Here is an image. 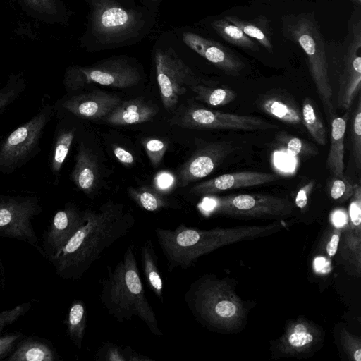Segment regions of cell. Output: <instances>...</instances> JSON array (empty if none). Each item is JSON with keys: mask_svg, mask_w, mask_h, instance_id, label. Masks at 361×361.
I'll use <instances>...</instances> for the list:
<instances>
[{"mask_svg": "<svg viewBox=\"0 0 361 361\" xmlns=\"http://www.w3.org/2000/svg\"><path fill=\"white\" fill-rule=\"evenodd\" d=\"M157 187L162 190L169 188L173 183V176L168 173H162L158 175L155 179Z\"/></svg>", "mask_w": 361, "mask_h": 361, "instance_id": "47", "label": "cell"}, {"mask_svg": "<svg viewBox=\"0 0 361 361\" xmlns=\"http://www.w3.org/2000/svg\"><path fill=\"white\" fill-rule=\"evenodd\" d=\"M225 19L238 26L249 37L257 39L262 45L272 50V45L266 34L257 26L233 16H226Z\"/></svg>", "mask_w": 361, "mask_h": 361, "instance_id": "39", "label": "cell"}, {"mask_svg": "<svg viewBox=\"0 0 361 361\" xmlns=\"http://www.w3.org/2000/svg\"><path fill=\"white\" fill-rule=\"evenodd\" d=\"M121 102L116 94L102 90L63 97L53 104L56 111L63 109L85 119H102Z\"/></svg>", "mask_w": 361, "mask_h": 361, "instance_id": "15", "label": "cell"}, {"mask_svg": "<svg viewBox=\"0 0 361 361\" xmlns=\"http://www.w3.org/2000/svg\"><path fill=\"white\" fill-rule=\"evenodd\" d=\"M185 44L203 58L226 73L237 75L245 64L221 44L192 32H184Z\"/></svg>", "mask_w": 361, "mask_h": 361, "instance_id": "18", "label": "cell"}, {"mask_svg": "<svg viewBox=\"0 0 361 361\" xmlns=\"http://www.w3.org/2000/svg\"><path fill=\"white\" fill-rule=\"evenodd\" d=\"M141 265L145 281L158 299L163 302V280L159 268V257L151 240L147 239L140 248Z\"/></svg>", "mask_w": 361, "mask_h": 361, "instance_id": "26", "label": "cell"}, {"mask_svg": "<svg viewBox=\"0 0 361 361\" xmlns=\"http://www.w3.org/2000/svg\"><path fill=\"white\" fill-rule=\"evenodd\" d=\"M94 360L102 361H127L124 348L107 341L101 345L96 353Z\"/></svg>", "mask_w": 361, "mask_h": 361, "instance_id": "40", "label": "cell"}, {"mask_svg": "<svg viewBox=\"0 0 361 361\" xmlns=\"http://www.w3.org/2000/svg\"><path fill=\"white\" fill-rule=\"evenodd\" d=\"M137 25L130 11L111 4H102L94 15V32L104 39H117L131 34Z\"/></svg>", "mask_w": 361, "mask_h": 361, "instance_id": "17", "label": "cell"}, {"mask_svg": "<svg viewBox=\"0 0 361 361\" xmlns=\"http://www.w3.org/2000/svg\"><path fill=\"white\" fill-rule=\"evenodd\" d=\"M42 212L35 195H0V237L24 241L42 255L32 220Z\"/></svg>", "mask_w": 361, "mask_h": 361, "instance_id": "10", "label": "cell"}, {"mask_svg": "<svg viewBox=\"0 0 361 361\" xmlns=\"http://www.w3.org/2000/svg\"><path fill=\"white\" fill-rule=\"evenodd\" d=\"M0 281H1V277H0Z\"/></svg>", "mask_w": 361, "mask_h": 361, "instance_id": "50", "label": "cell"}, {"mask_svg": "<svg viewBox=\"0 0 361 361\" xmlns=\"http://www.w3.org/2000/svg\"><path fill=\"white\" fill-rule=\"evenodd\" d=\"M86 217V209L80 210L72 202L58 210L42 235L44 255L49 259L56 255L84 224Z\"/></svg>", "mask_w": 361, "mask_h": 361, "instance_id": "13", "label": "cell"}, {"mask_svg": "<svg viewBox=\"0 0 361 361\" xmlns=\"http://www.w3.org/2000/svg\"><path fill=\"white\" fill-rule=\"evenodd\" d=\"M141 80L138 70L121 59H109L90 66H73L66 71L63 85L68 94L90 84L117 88L137 85Z\"/></svg>", "mask_w": 361, "mask_h": 361, "instance_id": "9", "label": "cell"}, {"mask_svg": "<svg viewBox=\"0 0 361 361\" xmlns=\"http://www.w3.org/2000/svg\"><path fill=\"white\" fill-rule=\"evenodd\" d=\"M128 193L140 208L148 212H159L171 207L169 199L151 186L130 187Z\"/></svg>", "mask_w": 361, "mask_h": 361, "instance_id": "29", "label": "cell"}, {"mask_svg": "<svg viewBox=\"0 0 361 361\" xmlns=\"http://www.w3.org/2000/svg\"><path fill=\"white\" fill-rule=\"evenodd\" d=\"M352 147L356 167H361V98L359 96L352 124Z\"/></svg>", "mask_w": 361, "mask_h": 361, "instance_id": "38", "label": "cell"}, {"mask_svg": "<svg viewBox=\"0 0 361 361\" xmlns=\"http://www.w3.org/2000/svg\"><path fill=\"white\" fill-rule=\"evenodd\" d=\"M214 29L225 40L237 46L255 49V43L236 25L225 18L218 19L212 23Z\"/></svg>", "mask_w": 361, "mask_h": 361, "instance_id": "33", "label": "cell"}, {"mask_svg": "<svg viewBox=\"0 0 361 361\" xmlns=\"http://www.w3.org/2000/svg\"><path fill=\"white\" fill-rule=\"evenodd\" d=\"M31 304L25 302L15 307L4 310L0 312V333L8 325L16 322L20 317L25 314L30 308Z\"/></svg>", "mask_w": 361, "mask_h": 361, "instance_id": "41", "label": "cell"}, {"mask_svg": "<svg viewBox=\"0 0 361 361\" xmlns=\"http://www.w3.org/2000/svg\"><path fill=\"white\" fill-rule=\"evenodd\" d=\"M314 186V182L310 181L300 188L296 194L293 203L295 208L301 211H304L306 209Z\"/></svg>", "mask_w": 361, "mask_h": 361, "instance_id": "45", "label": "cell"}, {"mask_svg": "<svg viewBox=\"0 0 361 361\" xmlns=\"http://www.w3.org/2000/svg\"><path fill=\"white\" fill-rule=\"evenodd\" d=\"M84 224L49 259L63 279H80L103 251L128 234L135 225L133 214L111 200L97 210L87 209Z\"/></svg>", "mask_w": 361, "mask_h": 361, "instance_id": "1", "label": "cell"}, {"mask_svg": "<svg viewBox=\"0 0 361 361\" xmlns=\"http://www.w3.org/2000/svg\"><path fill=\"white\" fill-rule=\"evenodd\" d=\"M181 128L197 130H263L278 126L251 115H240L191 106L181 110L170 121Z\"/></svg>", "mask_w": 361, "mask_h": 361, "instance_id": "11", "label": "cell"}, {"mask_svg": "<svg viewBox=\"0 0 361 361\" xmlns=\"http://www.w3.org/2000/svg\"><path fill=\"white\" fill-rule=\"evenodd\" d=\"M302 124L313 139L320 145L326 144V129L313 102L309 97L302 104Z\"/></svg>", "mask_w": 361, "mask_h": 361, "instance_id": "31", "label": "cell"}, {"mask_svg": "<svg viewBox=\"0 0 361 361\" xmlns=\"http://www.w3.org/2000/svg\"><path fill=\"white\" fill-rule=\"evenodd\" d=\"M325 337L324 329L314 321L303 316L289 319L281 336L270 341L271 358H310L322 348Z\"/></svg>", "mask_w": 361, "mask_h": 361, "instance_id": "7", "label": "cell"}, {"mask_svg": "<svg viewBox=\"0 0 361 361\" xmlns=\"http://www.w3.org/2000/svg\"><path fill=\"white\" fill-rule=\"evenodd\" d=\"M65 323L69 338L80 350L87 325V311L82 300L77 299L72 302Z\"/></svg>", "mask_w": 361, "mask_h": 361, "instance_id": "28", "label": "cell"}, {"mask_svg": "<svg viewBox=\"0 0 361 361\" xmlns=\"http://www.w3.org/2000/svg\"><path fill=\"white\" fill-rule=\"evenodd\" d=\"M278 140L293 156H311L317 154V149L299 137L282 133L278 137Z\"/></svg>", "mask_w": 361, "mask_h": 361, "instance_id": "35", "label": "cell"}, {"mask_svg": "<svg viewBox=\"0 0 361 361\" xmlns=\"http://www.w3.org/2000/svg\"><path fill=\"white\" fill-rule=\"evenodd\" d=\"M190 89L196 94L195 99L212 106L226 105L236 97L235 92L226 87H212L200 82Z\"/></svg>", "mask_w": 361, "mask_h": 361, "instance_id": "30", "label": "cell"}, {"mask_svg": "<svg viewBox=\"0 0 361 361\" xmlns=\"http://www.w3.org/2000/svg\"><path fill=\"white\" fill-rule=\"evenodd\" d=\"M159 107L142 97L121 102L105 117L106 123L115 126H128L151 121Z\"/></svg>", "mask_w": 361, "mask_h": 361, "instance_id": "19", "label": "cell"}, {"mask_svg": "<svg viewBox=\"0 0 361 361\" xmlns=\"http://www.w3.org/2000/svg\"><path fill=\"white\" fill-rule=\"evenodd\" d=\"M286 227L283 221L266 225H246L227 228L199 229L181 224L174 229L157 228L158 245L166 259L167 271L187 269L197 259L219 248L236 243L261 238Z\"/></svg>", "mask_w": 361, "mask_h": 361, "instance_id": "2", "label": "cell"}, {"mask_svg": "<svg viewBox=\"0 0 361 361\" xmlns=\"http://www.w3.org/2000/svg\"><path fill=\"white\" fill-rule=\"evenodd\" d=\"M335 338L339 350L350 361L361 360V338L353 334L345 325L337 324L335 327Z\"/></svg>", "mask_w": 361, "mask_h": 361, "instance_id": "32", "label": "cell"}, {"mask_svg": "<svg viewBox=\"0 0 361 361\" xmlns=\"http://www.w3.org/2000/svg\"><path fill=\"white\" fill-rule=\"evenodd\" d=\"M102 281L100 302L118 322L140 318L154 335L161 337L156 314L147 300L135 257V245L130 244L114 269L106 267Z\"/></svg>", "mask_w": 361, "mask_h": 361, "instance_id": "4", "label": "cell"}, {"mask_svg": "<svg viewBox=\"0 0 361 361\" xmlns=\"http://www.w3.org/2000/svg\"><path fill=\"white\" fill-rule=\"evenodd\" d=\"M197 207L207 216L244 220L283 221L293 216L295 211L288 198L262 193L204 196Z\"/></svg>", "mask_w": 361, "mask_h": 361, "instance_id": "5", "label": "cell"}, {"mask_svg": "<svg viewBox=\"0 0 361 361\" xmlns=\"http://www.w3.org/2000/svg\"><path fill=\"white\" fill-rule=\"evenodd\" d=\"M142 144L150 163L154 168L157 167L168 149V142L159 138L145 137L142 140Z\"/></svg>", "mask_w": 361, "mask_h": 361, "instance_id": "37", "label": "cell"}, {"mask_svg": "<svg viewBox=\"0 0 361 361\" xmlns=\"http://www.w3.org/2000/svg\"><path fill=\"white\" fill-rule=\"evenodd\" d=\"M75 132V127L65 128L59 124L56 126L49 161L50 171L56 178L68 154Z\"/></svg>", "mask_w": 361, "mask_h": 361, "instance_id": "27", "label": "cell"}, {"mask_svg": "<svg viewBox=\"0 0 361 361\" xmlns=\"http://www.w3.org/2000/svg\"><path fill=\"white\" fill-rule=\"evenodd\" d=\"M154 63L161 102L169 111L175 109L187 87L201 82L173 50L157 49L154 54Z\"/></svg>", "mask_w": 361, "mask_h": 361, "instance_id": "12", "label": "cell"}, {"mask_svg": "<svg viewBox=\"0 0 361 361\" xmlns=\"http://www.w3.org/2000/svg\"><path fill=\"white\" fill-rule=\"evenodd\" d=\"M295 41L305 51L310 71L326 114L331 117L334 111L332 89L328 63L322 35L314 23L307 17L300 18L291 28Z\"/></svg>", "mask_w": 361, "mask_h": 361, "instance_id": "8", "label": "cell"}, {"mask_svg": "<svg viewBox=\"0 0 361 361\" xmlns=\"http://www.w3.org/2000/svg\"><path fill=\"white\" fill-rule=\"evenodd\" d=\"M71 178L76 187L90 196L96 189L99 178V165L93 152L82 143L79 145Z\"/></svg>", "mask_w": 361, "mask_h": 361, "instance_id": "22", "label": "cell"}, {"mask_svg": "<svg viewBox=\"0 0 361 361\" xmlns=\"http://www.w3.org/2000/svg\"><path fill=\"white\" fill-rule=\"evenodd\" d=\"M236 279L204 274L195 280L184 295L194 318L207 330L223 334L242 332L247 324L252 300H245L235 291Z\"/></svg>", "mask_w": 361, "mask_h": 361, "instance_id": "3", "label": "cell"}, {"mask_svg": "<svg viewBox=\"0 0 361 361\" xmlns=\"http://www.w3.org/2000/svg\"><path fill=\"white\" fill-rule=\"evenodd\" d=\"M55 113L53 104H42L36 114L1 140L0 173L11 174L39 153L44 130Z\"/></svg>", "mask_w": 361, "mask_h": 361, "instance_id": "6", "label": "cell"}, {"mask_svg": "<svg viewBox=\"0 0 361 361\" xmlns=\"http://www.w3.org/2000/svg\"><path fill=\"white\" fill-rule=\"evenodd\" d=\"M30 9L43 15L52 16L57 13L56 0H18Z\"/></svg>", "mask_w": 361, "mask_h": 361, "instance_id": "42", "label": "cell"}, {"mask_svg": "<svg viewBox=\"0 0 361 361\" xmlns=\"http://www.w3.org/2000/svg\"><path fill=\"white\" fill-rule=\"evenodd\" d=\"M113 152L118 161L126 167L130 166L135 162L134 156L122 147L114 145Z\"/></svg>", "mask_w": 361, "mask_h": 361, "instance_id": "46", "label": "cell"}, {"mask_svg": "<svg viewBox=\"0 0 361 361\" xmlns=\"http://www.w3.org/2000/svg\"><path fill=\"white\" fill-rule=\"evenodd\" d=\"M124 352L126 357L127 358V361H149L153 360L149 357L145 356L143 355L139 354L134 350H133L130 347L127 346L124 348Z\"/></svg>", "mask_w": 361, "mask_h": 361, "instance_id": "48", "label": "cell"}, {"mask_svg": "<svg viewBox=\"0 0 361 361\" xmlns=\"http://www.w3.org/2000/svg\"><path fill=\"white\" fill-rule=\"evenodd\" d=\"M338 259L348 274L361 276V223L350 222L342 231L337 250Z\"/></svg>", "mask_w": 361, "mask_h": 361, "instance_id": "21", "label": "cell"}, {"mask_svg": "<svg viewBox=\"0 0 361 361\" xmlns=\"http://www.w3.org/2000/svg\"><path fill=\"white\" fill-rule=\"evenodd\" d=\"M353 48L349 53L342 75L337 97L338 106L343 110L350 109L355 95L361 87V57Z\"/></svg>", "mask_w": 361, "mask_h": 361, "instance_id": "23", "label": "cell"}, {"mask_svg": "<svg viewBox=\"0 0 361 361\" xmlns=\"http://www.w3.org/2000/svg\"><path fill=\"white\" fill-rule=\"evenodd\" d=\"M358 1H360L361 0H357Z\"/></svg>", "mask_w": 361, "mask_h": 361, "instance_id": "49", "label": "cell"}, {"mask_svg": "<svg viewBox=\"0 0 361 361\" xmlns=\"http://www.w3.org/2000/svg\"><path fill=\"white\" fill-rule=\"evenodd\" d=\"M234 150L231 142L207 143L198 149L179 169L178 183L180 187L207 176Z\"/></svg>", "mask_w": 361, "mask_h": 361, "instance_id": "14", "label": "cell"}, {"mask_svg": "<svg viewBox=\"0 0 361 361\" xmlns=\"http://www.w3.org/2000/svg\"><path fill=\"white\" fill-rule=\"evenodd\" d=\"M342 230L339 228L333 227L324 238L323 246L326 255L334 257L337 252Z\"/></svg>", "mask_w": 361, "mask_h": 361, "instance_id": "43", "label": "cell"}, {"mask_svg": "<svg viewBox=\"0 0 361 361\" xmlns=\"http://www.w3.org/2000/svg\"><path fill=\"white\" fill-rule=\"evenodd\" d=\"M348 116L336 117L331 122V140L326 166L333 176H343L344 137Z\"/></svg>", "mask_w": 361, "mask_h": 361, "instance_id": "25", "label": "cell"}, {"mask_svg": "<svg viewBox=\"0 0 361 361\" xmlns=\"http://www.w3.org/2000/svg\"><path fill=\"white\" fill-rule=\"evenodd\" d=\"M25 89V83L23 78L10 77L6 84L0 88V114L16 100Z\"/></svg>", "mask_w": 361, "mask_h": 361, "instance_id": "34", "label": "cell"}, {"mask_svg": "<svg viewBox=\"0 0 361 361\" xmlns=\"http://www.w3.org/2000/svg\"><path fill=\"white\" fill-rule=\"evenodd\" d=\"M256 102L262 111L282 122L293 126L302 124L301 109L286 92L270 91L259 95Z\"/></svg>", "mask_w": 361, "mask_h": 361, "instance_id": "20", "label": "cell"}, {"mask_svg": "<svg viewBox=\"0 0 361 361\" xmlns=\"http://www.w3.org/2000/svg\"><path fill=\"white\" fill-rule=\"evenodd\" d=\"M58 355L51 345L35 336L23 338L6 358L8 361H56Z\"/></svg>", "mask_w": 361, "mask_h": 361, "instance_id": "24", "label": "cell"}, {"mask_svg": "<svg viewBox=\"0 0 361 361\" xmlns=\"http://www.w3.org/2000/svg\"><path fill=\"white\" fill-rule=\"evenodd\" d=\"M353 192V186L344 175L333 176L329 185V195L331 200L341 203L350 200Z\"/></svg>", "mask_w": 361, "mask_h": 361, "instance_id": "36", "label": "cell"}, {"mask_svg": "<svg viewBox=\"0 0 361 361\" xmlns=\"http://www.w3.org/2000/svg\"><path fill=\"white\" fill-rule=\"evenodd\" d=\"M277 175L259 171H238L225 173L195 185L190 193L197 196L214 195L227 190L256 186L278 180Z\"/></svg>", "mask_w": 361, "mask_h": 361, "instance_id": "16", "label": "cell"}, {"mask_svg": "<svg viewBox=\"0 0 361 361\" xmlns=\"http://www.w3.org/2000/svg\"><path fill=\"white\" fill-rule=\"evenodd\" d=\"M23 338L20 332H16L0 336V360L11 353L18 343Z\"/></svg>", "mask_w": 361, "mask_h": 361, "instance_id": "44", "label": "cell"}]
</instances>
